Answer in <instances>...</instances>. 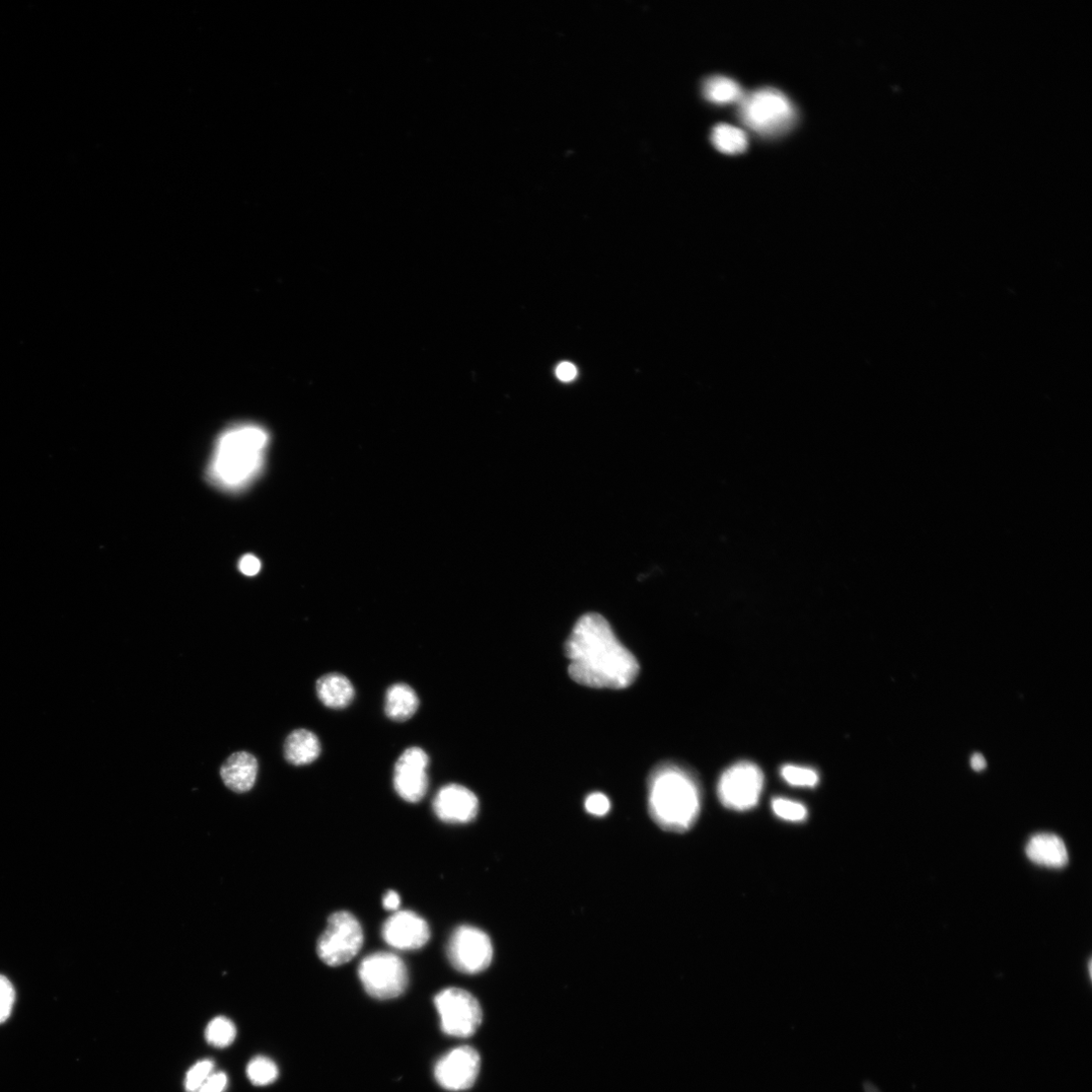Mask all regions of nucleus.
Masks as SVG:
<instances>
[{
  "label": "nucleus",
  "mask_w": 1092,
  "mask_h": 1092,
  "mask_svg": "<svg viewBox=\"0 0 1092 1092\" xmlns=\"http://www.w3.org/2000/svg\"><path fill=\"white\" fill-rule=\"evenodd\" d=\"M739 106L743 124L763 137L784 135L797 120L791 101L775 89L766 88L745 95Z\"/></svg>",
  "instance_id": "4"
},
{
  "label": "nucleus",
  "mask_w": 1092,
  "mask_h": 1092,
  "mask_svg": "<svg viewBox=\"0 0 1092 1092\" xmlns=\"http://www.w3.org/2000/svg\"><path fill=\"white\" fill-rule=\"evenodd\" d=\"M269 434L253 424L237 425L224 431L216 442L207 477L227 492L249 487L263 470Z\"/></svg>",
  "instance_id": "2"
},
{
  "label": "nucleus",
  "mask_w": 1092,
  "mask_h": 1092,
  "mask_svg": "<svg viewBox=\"0 0 1092 1092\" xmlns=\"http://www.w3.org/2000/svg\"><path fill=\"white\" fill-rule=\"evenodd\" d=\"M400 906L401 898L396 892L390 891L384 896L383 907L385 910L389 911H396L399 910Z\"/></svg>",
  "instance_id": "31"
},
{
  "label": "nucleus",
  "mask_w": 1092,
  "mask_h": 1092,
  "mask_svg": "<svg viewBox=\"0 0 1092 1092\" xmlns=\"http://www.w3.org/2000/svg\"><path fill=\"white\" fill-rule=\"evenodd\" d=\"M228 1077L223 1072L211 1074L197 1092H224Z\"/></svg>",
  "instance_id": "28"
},
{
  "label": "nucleus",
  "mask_w": 1092,
  "mask_h": 1092,
  "mask_svg": "<svg viewBox=\"0 0 1092 1092\" xmlns=\"http://www.w3.org/2000/svg\"><path fill=\"white\" fill-rule=\"evenodd\" d=\"M419 698L413 688L404 683L391 686L386 694L385 711L394 721L410 719L419 708Z\"/></svg>",
  "instance_id": "18"
},
{
  "label": "nucleus",
  "mask_w": 1092,
  "mask_h": 1092,
  "mask_svg": "<svg viewBox=\"0 0 1092 1092\" xmlns=\"http://www.w3.org/2000/svg\"><path fill=\"white\" fill-rule=\"evenodd\" d=\"M481 1058L472 1047L452 1050L435 1066V1078L445 1089L462 1091L471 1088L479 1075Z\"/></svg>",
  "instance_id": "10"
},
{
  "label": "nucleus",
  "mask_w": 1092,
  "mask_h": 1092,
  "mask_svg": "<svg viewBox=\"0 0 1092 1092\" xmlns=\"http://www.w3.org/2000/svg\"><path fill=\"white\" fill-rule=\"evenodd\" d=\"M764 784L765 777L760 767L751 762H740L722 773L717 795L725 809L747 812L758 806Z\"/></svg>",
  "instance_id": "7"
},
{
  "label": "nucleus",
  "mask_w": 1092,
  "mask_h": 1092,
  "mask_svg": "<svg viewBox=\"0 0 1092 1092\" xmlns=\"http://www.w3.org/2000/svg\"><path fill=\"white\" fill-rule=\"evenodd\" d=\"M586 811L595 817L606 816L611 808L609 798L603 793H592L585 801Z\"/></svg>",
  "instance_id": "27"
},
{
  "label": "nucleus",
  "mask_w": 1092,
  "mask_h": 1092,
  "mask_svg": "<svg viewBox=\"0 0 1092 1092\" xmlns=\"http://www.w3.org/2000/svg\"><path fill=\"white\" fill-rule=\"evenodd\" d=\"M1026 853L1033 863L1042 867L1060 869L1068 863V851L1064 842L1053 834H1038L1031 838Z\"/></svg>",
  "instance_id": "15"
},
{
  "label": "nucleus",
  "mask_w": 1092,
  "mask_h": 1092,
  "mask_svg": "<svg viewBox=\"0 0 1092 1092\" xmlns=\"http://www.w3.org/2000/svg\"><path fill=\"white\" fill-rule=\"evenodd\" d=\"M434 1003L441 1016L443 1031L453 1037L473 1036L483 1021L478 999L469 991L451 987L435 996Z\"/></svg>",
  "instance_id": "8"
},
{
  "label": "nucleus",
  "mask_w": 1092,
  "mask_h": 1092,
  "mask_svg": "<svg viewBox=\"0 0 1092 1092\" xmlns=\"http://www.w3.org/2000/svg\"><path fill=\"white\" fill-rule=\"evenodd\" d=\"M772 810L777 818L790 823H803L809 817L808 809L803 804L782 797L773 799Z\"/></svg>",
  "instance_id": "23"
},
{
  "label": "nucleus",
  "mask_w": 1092,
  "mask_h": 1092,
  "mask_svg": "<svg viewBox=\"0 0 1092 1092\" xmlns=\"http://www.w3.org/2000/svg\"><path fill=\"white\" fill-rule=\"evenodd\" d=\"M359 979L374 998L388 1000L402 995L409 982L404 961L389 952H377L364 958L358 968Z\"/></svg>",
  "instance_id": "6"
},
{
  "label": "nucleus",
  "mask_w": 1092,
  "mask_h": 1092,
  "mask_svg": "<svg viewBox=\"0 0 1092 1092\" xmlns=\"http://www.w3.org/2000/svg\"><path fill=\"white\" fill-rule=\"evenodd\" d=\"M556 376L562 382H570L576 377V369L569 362H562L556 369Z\"/></svg>",
  "instance_id": "30"
},
{
  "label": "nucleus",
  "mask_w": 1092,
  "mask_h": 1092,
  "mask_svg": "<svg viewBox=\"0 0 1092 1092\" xmlns=\"http://www.w3.org/2000/svg\"><path fill=\"white\" fill-rule=\"evenodd\" d=\"M239 568L243 574L252 576L259 572L261 562L256 556L247 554L241 558Z\"/></svg>",
  "instance_id": "29"
},
{
  "label": "nucleus",
  "mask_w": 1092,
  "mask_h": 1092,
  "mask_svg": "<svg viewBox=\"0 0 1092 1092\" xmlns=\"http://www.w3.org/2000/svg\"><path fill=\"white\" fill-rule=\"evenodd\" d=\"M321 754L318 737L308 730L291 733L284 743V757L294 766H306L315 762Z\"/></svg>",
  "instance_id": "16"
},
{
  "label": "nucleus",
  "mask_w": 1092,
  "mask_h": 1092,
  "mask_svg": "<svg viewBox=\"0 0 1092 1092\" xmlns=\"http://www.w3.org/2000/svg\"><path fill=\"white\" fill-rule=\"evenodd\" d=\"M702 793L696 777L685 768L666 763L648 779V813L662 830L686 833L701 813Z\"/></svg>",
  "instance_id": "3"
},
{
  "label": "nucleus",
  "mask_w": 1092,
  "mask_h": 1092,
  "mask_svg": "<svg viewBox=\"0 0 1092 1092\" xmlns=\"http://www.w3.org/2000/svg\"><path fill=\"white\" fill-rule=\"evenodd\" d=\"M568 675L575 683L595 689H625L639 673L634 655L619 641L600 614L581 616L565 646Z\"/></svg>",
  "instance_id": "1"
},
{
  "label": "nucleus",
  "mask_w": 1092,
  "mask_h": 1092,
  "mask_svg": "<svg viewBox=\"0 0 1092 1092\" xmlns=\"http://www.w3.org/2000/svg\"><path fill=\"white\" fill-rule=\"evenodd\" d=\"M490 936L472 925H461L453 932L448 944V957L460 972L474 975L485 971L493 960Z\"/></svg>",
  "instance_id": "9"
},
{
  "label": "nucleus",
  "mask_w": 1092,
  "mask_h": 1092,
  "mask_svg": "<svg viewBox=\"0 0 1092 1092\" xmlns=\"http://www.w3.org/2000/svg\"><path fill=\"white\" fill-rule=\"evenodd\" d=\"M257 774L258 762L247 752L231 755L221 768L224 784L237 793L250 791L255 785Z\"/></svg>",
  "instance_id": "14"
},
{
  "label": "nucleus",
  "mask_w": 1092,
  "mask_h": 1092,
  "mask_svg": "<svg viewBox=\"0 0 1092 1092\" xmlns=\"http://www.w3.org/2000/svg\"><path fill=\"white\" fill-rule=\"evenodd\" d=\"M783 780L794 787L815 788L819 785L820 775L811 768L786 765L781 769Z\"/></svg>",
  "instance_id": "24"
},
{
  "label": "nucleus",
  "mask_w": 1092,
  "mask_h": 1092,
  "mask_svg": "<svg viewBox=\"0 0 1092 1092\" xmlns=\"http://www.w3.org/2000/svg\"><path fill=\"white\" fill-rule=\"evenodd\" d=\"M429 757L420 748L407 749L398 759L394 773V787L407 803L421 801L428 790L427 768Z\"/></svg>",
  "instance_id": "11"
},
{
  "label": "nucleus",
  "mask_w": 1092,
  "mask_h": 1092,
  "mask_svg": "<svg viewBox=\"0 0 1092 1092\" xmlns=\"http://www.w3.org/2000/svg\"><path fill=\"white\" fill-rule=\"evenodd\" d=\"M711 142L719 153L730 156L745 153L749 145L748 136L742 129L727 124L713 128Z\"/></svg>",
  "instance_id": "20"
},
{
  "label": "nucleus",
  "mask_w": 1092,
  "mask_h": 1092,
  "mask_svg": "<svg viewBox=\"0 0 1092 1092\" xmlns=\"http://www.w3.org/2000/svg\"><path fill=\"white\" fill-rule=\"evenodd\" d=\"M382 935L397 950L415 951L428 942L430 927L423 917L413 911H397L384 923Z\"/></svg>",
  "instance_id": "12"
},
{
  "label": "nucleus",
  "mask_w": 1092,
  "mask_h": 1092,
  "mask_svg": "<svg viewBox=\"0 0 1092 1092\" xmlns=\"http://www.w3.org/2000/svg\"><path fill=\"white\" fill-rule=\"evenodd\" d=\"M433 811L436 817L446 824H469L478 816L479 799L469 788L450 784L436 794Z\"/></svg>",
  "instance_id": "13"
},
{
  "label": "nucleus",
  "mask_w": 1092,
  "mask_h": 1092,
  "mask_svg": "<svg viewBox=\"0 0 1092 1092\" xmlns=\"http://www.w3.org/2000/svg\"><path fill=\"white\" fill-rule=\"evenodd\" d=\"M970 764L972 769L976 772L983 771L987 766L985 758L979 753H976L971 757Z\"/></svg>",
  "instance_id": "32"
},
{
  "label": "nucleus",
  "mask_w": 1092,
  "mask_h": 1092,
  "mask_svg": "<svg viewBox=\"0 0 1092 1092\" xmlns=\"http://www.w3.org/2000/svg\"><path fill=\"white\" fill-rule=\"evenodd\" d=\"M363 939L358 919L348 911H337L330 915L327 927L318 939V956L328 966H341L359 953Z\"/></svg>",
  "instance_id": "5"
},
{
  "label": "nucleus",
  "mask_w": 1092,
  "mask_h": 1092,
  "mask_svg": "<svg viewBox=\"0 0 1092 1092\" xmlns=\"http://www.w3.org/2000/svg\"><path fill=\"white\" fill-rule=\"evenodd\" d=\"M702 94L707 101L716 105L740 103L745 96L737 82L721 76L706 79L702 86Z\"/></svg>",
  "instance_id": "19"
},
{
  "label": "nucleus",
  "mask_w": 1092,
  "mask_h": 1092,
  "mask_svg": "<svg viewBox=\"0 0 1092 1092\" xmlns=\"http://www.w3.org/2000/svg\"><path fill=\"white\" fill-rule=\"evenodd\" d=\"M321 702L332 709H343L354 699V687L343 675L330 673L321 677L316 685Z\"/></svg>",
  "instance_id": "17"
},
{
  "label": "nucleus",
  "mask_w": 1092,
  "mask_h": 1092,
  "mask_svg": "<svg viewBox=\"0 0 1092 1092\" xmlns=\"http://www.w3.org/2000/svg\"><path fill=\"white\" fill-rule=\"evenodd\" d=\"M246 1073L254 1085L263 1086L277 1079L278 1068L271 1059L257 1056L248 1063Z\"/></svg>",
  "instance_id": "22"
},
{
  "label": "nucleus",
  "mask_w": 1092,
  "mask_h": 1092,
  "mask_svg": "<svg viewBox=\"0 0 1092 1092\" xmlns=\"http://www.w3.org/2000/svg\"><path fill=\"white\" fill-rule=\"evenodd\" d=\"M236 1027L231 1019L225 1016H217L211 1019L205 1029L206 1042L215 1048H226L236 1038Z\"/></svg>",
  "instance_id": "21"
},
{
  "label": "nucleus",
  "mask_w": 1092,
  "mask_h": 1092,
  "mask_svg": "<svg viewBox=\"0 0 1092 1092\" xmlns=\"http://www.w3.org/2000/svg\"><path fill=\"white\" fill-rule=\"evenodd\" d=\"M213 1062L202 1060L194 1064L187 1072L185 1089L187 1092H197L206 1079L211 1075Z\"/></svg>",
  "instance_id": "26"
},
{
  "label": "nucleus",
  "mask_w": 1092,
  "mask_h": 1092,
  "mask_svg": "<svg viewBox=\"0 0 1092 1092\" xmlns=\"http://www.w3.org/2000/svg\"><path fill=\"white\" fill-rule=\"evenodd\" d=\"M17 1000V992L12 981L0 974V1025L9 1021Z\"/></svg>",
  "instance_id": "25"
}]
</instances>
